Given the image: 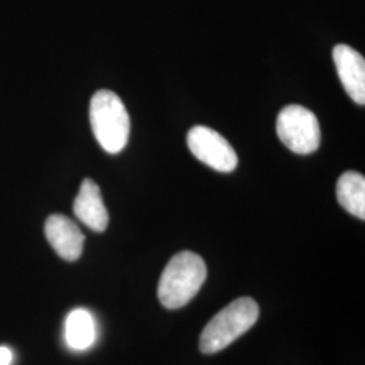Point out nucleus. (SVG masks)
I'll list each match as a JSON object with an SVG mask.
<instances>
[{"instance_id":"obj_10","label":"nucleus","mask_w":365,"mask_h":365,"mask_svg":"<svg viewBox=\"0 0 365 365\" xmlns=\"http://www.w3.org/2000/svg\"><path fill=\"white\" fill-rule=\"evenodd\" d=\"M339 203L354 217L365 220V178L359 172H345L337 182Z\"/></svg>"},{"instance_id":"obj_5","label":"nucleus","mask_w":365,"mask_h":365,"mask_svg":"<svg viewBox=\"0 0 365 365\" xmlns=\"http://www.w3.org/2000/svg\"><path fill=\"white\" fill-rule=\"evenodd\" d=\"M187 144L191 153L212 170L227 173L237 168L238 156L218 131L197 125L188 133Z\"/></svg>"},{"instance_id":"obj_7","label":"nucleus","mask_w":365,"mask_h":365,"mask_svg":"<svg viewBox=\"0 0 365 365\" xmlns=\"http://www.w3.org/2000/svg\"><path fill=\"white\" fill-rule=\"evenodd\" d=\"M45 235L61 259L76 261L81 256L86 238L71 218L61 214L51 215L45 223Z\"/></svg>"},{"instance_id":"obj_2","label":"nucleus","mask_w":365,"mask_h":365,"mask_svg":"<svg viewBox=\"0 0 365 365\" xmlns=\"http://www.w3.org/2000/svg\"><path fill=\"white\" fill-rule=\"evenodd\" d=\"M90 120L96 141L110 155L122 152L130 137V117L115 92H95L90 105Z\"/></svg>"},{"instance_id":"obj_8","label":"nucleus","mask_w":365,"mask_h":365,"mask_svg":"<svg viewBox=\"0 0 365 365\" xmlns=\"http://www.w3.org/2000/svg\"><path fill=\"white\" fill-rule=\"evenodd\" d=\"M73 212L78 221L93 232L102 233L107 229L108 211L103 203L99 185L91 179H84L81 182L73 203Z\"/></svg>"},{"instance_id":"obj_11","label":"nucleus","mask_w":365,"mask_h":365,"mask_svg":"<svg viewBox=\"0 0 365 365\" xmlns=\"http://www.w3.org/2000/svg\"><path fill=\"white\" fill-rule=\"evenodd\" d=\"M13 351L7 346H0V365H10L13 363Z\"/></svg>"},{"instance_id":"obj_9","label":"nucleus","mask_w":365,"mask_h":365,"mask_svg":"<svg viewBox=\"0 0 365 365\" xmlns=\"http://www.w3.org/2000/svg\"><path fill=\"white\" fill-rule=\"evenodd\" d=\"M66 345L73 351L91 348L96 339V324L92 314L86 309H76L66 319Z\"/></svg>"},{"instance_id":"obj_1","label":"nucleus","mask_w":365,"mask_h":365,"mask_svg":"<svg viewBox=\"0 0 365 365\" xmlns=\"http://www.w3.org/2000/svg\"><path fill=\"white\" fill-rule=\"evenodd\" d=\"M207 277L203 259L194 252L184 250L175 255L158 282V299L170 310L182 309L195 298Z\"/></svg>"},{"instance_id":"obj_4","label":"nucleus","mask_w":365,"mask_h":365,"mask_svg":"<svg viewBox=\"0 0 365 365\" xmlns=\"http://www.w3.org/2000/svg\"><path fill=\"white\" fill-rule=\"evenodd\" d=\"M280 141L298 155H310L319 148L321 130L313 111L303 106L284 107L276 122Z\"/></svg>"},{"instance_id":"obj_6","label":"nucleus","mask_w":365,"mask_h":365,"mask_svg":"<svg viewBox=\"0 0 365 365\" xmlns=\"http://www.w3.org/2000/svg\"><path fill=\"white\" fill-rule=\"evenodd\" d=\"M333 60L339 80L346 93L357 105L365 103L364 57L348 45H337L333 49Z\"/></svg>"},{"instance_id":"obj_3","label":"nucleus","mask_w":365,"mask_h":365,"mask_svg":"<svg viewBox=\"0 0 365 365\" xmlns=\"http://www.w3.org/2000/svg\"><path fill=\"white\" fill-rule=\"evenodd\" d=\"M259 304L252 298H238L215 314L203 329L199 348L205 354H214L227 348L245 334L259 319Z\"/></svg>"}]
</instances>
